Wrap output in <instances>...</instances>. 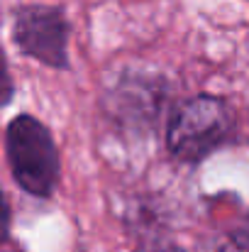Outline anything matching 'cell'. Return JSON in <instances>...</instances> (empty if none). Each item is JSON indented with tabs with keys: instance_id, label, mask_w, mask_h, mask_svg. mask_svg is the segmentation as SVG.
<instances>
[{
	"instance_id": "obj_1",
	"label": "cell",
	"mask_w": 249,
	"mask_h": 252,
	"mask_svg": "<svg viewBox=\"0 0 249 252\" xmlns=\"http://www.w3.org/2000/svg\"><path fill=\"white\" fill-rule=\"evenodd\" d=\"M232 108L213 95L183 103L168 123V150L181 162H200L232 135Z\"/></svg>"
},
{
	"instance_id": "obj_3",
	"label": "cell",
	"mask_w": 249,
	"mask_h": 252,
	"mask_svg": "<svg viewBox=\"0 0 249 252\" xmlns=\"http://www.w3.org/2000/svg\"><path fill=\"white\" fill-rule=\"evenodd\" d=\"M12 39L17 47L54 69H64L69 64V22L59 7L49 5H27L20 7L12 25Z\"/></svg>"
},
{
	"instance_id": "obj_4",
	"label": "cell",
	"mask_w": 249,
	"mask_h": 252,
	"mask_svg": "<svg viewBox=\"0 0 249 252\" xmlns=\"http://www.w3.org/2000/svg\"><path fill=\"white\" fill-rule=\"evenodd\" d=\"M12 98V79H10V71H7V62L0 52V108L5 103H10Z\"/></svg>"
},
{
	"instance_id": "obj_5",
	"label": "cell",
	"mask_w": 249,
	"mask_h": 252,
	"mask_svg": "<svg viewBox=\"0 0 249 252\" xmlns=\"http://www.w3.org/2000/svg\"><path fill=\"white\" fill-rule=\"evenodd\" d=\"M7 223H10V211H7V203H5V198L0 193V240L7 233Z\"/></svg>"
},
{
	"instance_id": "obj_2",
	"label": "cell",
	"mask_w": 249,
	"mask_h": 252,
	"mask_svg": "<svg viewBox=\"0 0 249 252\" xmlns=\"http://www.w3.org/2000/svg\"><path fill=\"white\" fill-rule=\"evenodd\" d=\"M7 162L15 181L32 196H49L59 181V155L49 130L32 115H20L10 123Z\"/></svg>"
},
{
	"instance_id": "obj_6",
	"label": "cell",
	"mask_w": 249,
	"mask_h": 252,
	"mask_svg": "<svg viewBox=\"0 0 249 252\" xmlns=\"http://www.w3.org/2000/svg\"><path fill=\"white\" fill-rule=\"evenodd\" d=\"M152 252H186L183 248H178V245H162V248H157V250Z\"/></svg>"
}]
</instances>
